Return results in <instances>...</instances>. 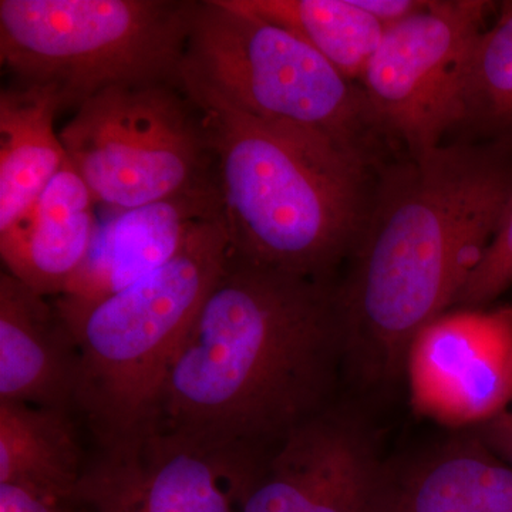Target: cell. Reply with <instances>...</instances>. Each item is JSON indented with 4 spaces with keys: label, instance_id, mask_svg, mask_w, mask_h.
<instances>
[{
    "label": "cell",
    "instance_id": "cell-7",
    "mask_svg": "<svg viewBox=\"0 0 512 512\" xmlns=\"http://www.w3.org/2000/svg\"><path fill=\"white\" fill-rule=\"evenodd\" d=\"M59 136L96 204L110 210L218 191L200 110L180 84L107 87Z\"/></svg>",
    "mask_w": 512,
    "mask_h": 512
},
{
    "label": "cell",
    "instance_id": "cell-9",
    "mask_svg": "<svg viewBox=\"0 0 512 512\" xmlns=\"http://www.w3.org/2000/svg\"><path fill=\"white\" fill-rule=\"evenodd\" d=\"M258 464L164 429L100 450L74 500L93 512H241Z\"/></svg>",
    "mask_w": 512,
    "mask_h": 512
},
{
    "label": "cell",
    "instance_id": "cell-23",
    "mask_svg": "<svg viewBox=\"0 0 512 512\" xmlns=\"http://www.w3.org/2000/svg\"><path fill=\"white\" fill-rule=\"evenodd\" d=\"M357 8L372 16L384 29L421 12L429 2L423 0H353Z\"/></svg>",
    "mask_w": 512,
    "mask_h": 512
},
{
    "label": "cell",
    "instance_id": "cell-10",
    "mask_svg": "<svg viewBox=\"0 0 512 512\" xmlns=\"http://www.w3.org/2000/svg\"><path fill=\"white\" fill-rule=\"evenodd\" d=\"M394 481L369 431L328 407L259 464L241 512H389Z\"/></svg>",
    "mask_w": 512,
    "mask_h": 512
},
{
    "label": "cell",
    "instance_id": "cell-20",
    "mask_svg": "<svg viewBox=\"0 0 512 512\" xmlns=\"http://www.w3.org/2000/svg\"><path fill=\"white\" fill-rule=\"evenodd\" d=\"M512 286V195L497 231L456 308L485 309Z\"/></svg>",
    "mask_w": 512,
    "mask_h": 512
},
{
    "label": "cell",
    "instance_id": "cell-3",
    "mask_svg": "<svg viewBox=\"0 0 512 512\" xmlns=\"http://www.w3.org/2000/svg\"><path fill=\"white\" fill-rule=\"evenodd\" d=\"M180 86L200 110L229 251L333 282L365 224L377 158L311 128L251 116L183 74Z\"/></svg>",
    "mask_w": 512,
    "mask_h": 512
},
{
    "label": "cell",
    "instance_id": "cell-5",
    "mask_svg": "<svg viewBox=\"0 0 512 512\" xmlns=\"http://www.w3.org/2000/svg\"><path fill=\"white\" fill-rule=\"evenodd\" d=\"M192 0H0V62L62 111L117 84H180Z\"/></svg>",
    "mask_w": 512,
    "mask_h": 512
},
{
    "label": "cell",
    "instance_id": "cell-13",
    "mask_svg": "<svg viewBox=\"0 0 512 512\" xmlns=\"http://www.w3.org/2000/svg\"><path fill=\"white\" fill-rule=\"evenodd\" d=\"M79 348L55 299L0 274V400L74 409Z\"/></svg>",
    "mask_w": 512,
    "mask_h": 512
},
{
    "label": "cell",
    "instance_id": "cell-8",
    "mask_svg": "<svg viewBox=\"0 0 512 512\" xmlns=\"http://www.w3.org/2000/svg\"><path fill=\"white\" fill-rule=\"evenodd\" d=\"M497 3L436 0L384 30L359 86L382 138L404 154L444 144L456 130L471 53Z\"/></svg>",
    "mask_w": 512,
    "mask_h": 512
},
{
    "label": "cell",
    "instance_id": "cell-16",
    "mask_svg": "<svg viewBox=\"0 0 512 512\" xmlns=\"http://www.w3.org/2000/svg\"><path fill=\"white\" fill-rule=\"evenodd\" d=\"M389 512H512V467L478 439L451 441L396 478Z\"/></svg>",
    "mask_w": 512,
    "mask_h": 512
},
{
    "label": "cell",
    "instance_id": "cell-22",
    "mask_svg": "<svg viewBox=\"0 0 512 512\" xmlns=\"http://www.w3.org/2000/svg\"><path fill=\"white\" fill-rule=\"evenodd\" d=\"M477 439L495 457L512 467V400L503 413L478 427Z\"/></svg>",
    "mask_w": 512,
    "mask_h": 512
},
{
    "label": "cell",
    "instance_id": "cell-6",
    "mask_svg": "<svg viewBox=\"0 0 512 512\" xmlns=\"http://www.w3.org/2000/svg\"><path fill=\"white\" fill-rule=\"evenodd\" d=\"M181 74L251 116L311 128L376 157L382 137L359 84L237 0L198 3Z\"/></svg>",
    "mask_w": 512,
    "mask_h": 512
},
{
    "label": "cell",
    "instance_id": "cell-2",
    "mask_svg": "<svg viewBox=\"0 0 512 512\" xmlns=\"http://www.w3.org/2000/svg\"><path fill=\"white\" fill-rule=\"evenodd\" d=\"M512 195V151L460 140L377 168L336 295L345 357L372 382L404 373L413 339L457 305Z\"/></svg>",
    "mask_w": 512,
    "mask_h": 512
},
{
    "label": "cell",
    "instance_id": "cell-1",
    "mask_svg": "<svg viewBox=\"0 0 512 512\" xmlns=\"http://www.w3.org/2000/svg\"><path fill=\"white\" fill-rule=\"evenodd\" d=\"M342 360L335 281L229 251L168 372L158 429L261 464L328 409Z\"/></svg>",
    "mask_w": 512,
    "mask_h": 512
},
{
    "label": "cell",
    "instance_id": "cell-19",
    "mask_svg": "<svg viewBox=\"0 0 512 512\" xmlns=\"http://www.w3.org/2000/svg\"><path fill=\"white\" fill-rule=\"evenodd\" d=\"M456 130L466 141L512 151V3H505L474 46Z\"/></svg>",
    "mask_w": 512,
    "mask_h": 512
},
{
    "label": "cell",
    "instance_id": "cell-15",
    "mask_svg": "<svg viewBox=\"0 0 512 512\" xmlns=\"http://www.w3.org/2000/svg\"><path fill=\"white\" fill-rule=\"evenodd\" d=\"M59 97L13 82L0 93V231L22 221L67 164L55 119Z\"/></svg>",
    "mask_w": 512,
    "mask_h": 512
},
{
    "label": "cell",
    "instance_id": "cell-4",
    "mask_svg": "<svg viewBox=\"0 0 512 512\" xmlns=\"http://www.w3.org/2000/svg\"><path fill=\"white\" fill-rule=\"evenodd\" d=\"M229 252L222 217L202 222L156 272L99 301L55 302L79 348L74 410L100 450L158 429L165 380Z\"/></svg>",
    "mask_w": 512,
    "mask_h": 512
},
{
    "label": "cell",
    "instance_id": "cell-21",
    "mask_svg": "<svg viewBox=\"0 0 512 512\" xmlns=\"http://www.w3.org/2000/svg\"><path fill=\"white\" fill-rule=\"evenodd\" d=\"M0 512H93L74 498H53L19 485L0 484Z\"/></svg>",
    "mask_w": 512,
    "mask_h": 512
},
{
    "label": "cell",
    "instance_id": "cell-17",
    "mask_svg": "<svg viewBox=\"0 0 512 512\" xmlns=\"http://www.w3.org/2000/svg\"><path fill=\"white\" fill-rule=\"evenodd\" d=\"M84 470L70 412L0 400V484L66 500Z\"/></svg>",
    "mask_w": 512,
    "mask_h": 512
},
{
    "label": "cell",
    "instance_id": "cell-11",
    "mask_svg": "<svg viewBox=\"0 0 512 512\" xmlns=\"http://www.w3.org/2000/svg\"><path fill=\"white\" fill-rule=\"evenodd\" d=\"M417 413L450 427H480L512 400V303L457 308L431 320L407 352Z\"/></svg>",
    "mask_w": 512,
    "mask_h": 512
},
{
    "label": "cell",
    "instance_id": "cell-14",
    "mask_svg": "<svg viewBox=\"0 0 512 512\" xmlns=\"http://www.w3.org/2000/svg\"><path fill=\"white\" fill-rule=\"evenodd\" d=\"M96 205L67 160L29 214L0 231L3 271L46 298L64 295L99 227Z\"/></svg>",
    "mask_w": 512,
    "mask_h": 512
},
{
    "label": "cell",
    "instance_id": "cell-12",
    "mask_svg": "<svg viewBox=\"0 0 512 512\" xmlns=\"http://www.w3.org/2000/svg\"><path fill=\"white\" fill-rule=\"evenodd\" d=\"M217 217H222L218 191L114 211L99 222L86 259L62 296L99 301L123 291L171 261L202 222Z\"/></svg>",
    "mask_w": 512,
    "mask_h": 512
},
{
    "label": "cell",
    "instance_id": "cell-18",
    "mask_svg": "<svg viewBox=\"0 0 512 512\" xmlns=\"http://www.w3.org/2000/svg\"><path fill=\"white\" fill-rule=\"evenodd\" d=\"M241 8L308 43L340 74L359 84L384 29L353 0H237Z\"/></svg>",
    "mask_w": 512,
    "mask_h": 512
}]
</instances>
